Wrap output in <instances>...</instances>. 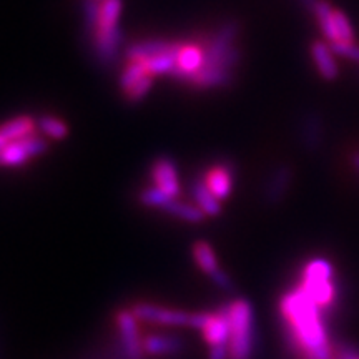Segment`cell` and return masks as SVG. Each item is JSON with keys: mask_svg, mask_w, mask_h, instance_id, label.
<instances>
[{"mask_svg": "<svg viewBox=\"0 0 359 359\" xmlns=\"http://www.w3.org/2000/svg\"><path fill=\"white\" fill-rule=\"evenodd\" d=\"M323 308L318 306L302 286L281 299V314L288 323L294 344L306 359H333V344L323 323Z\"/></svg>", "mask_w": 359, "mask_h": 359, "instance_id": "1", "label": "cell"}, {"mask_svg": "<svg viewBox=\"0 0 359 359\" xmlns=\"http://www.w3.org/2000/svg\"><path fill=\"white\" fill-rule=\"evenodd\" d=\"M240 35L238 22H226L212 35L205 47V64L196 75L188 80V85L196 88L228 87L235 77V70L241 60L236 39Z\"/></svg>", "mask_w": 359, "mask_h": 359, "instance_id": "2", "label": "cell"}, {"mask_svg": "<svg viewBox=\"0 0 359 359\" xmlns=\"http://www.w3.org/2000/svg\"><path fill=\"white\" fill-rule=\"evenodd\" d=\"M228 309L230 316V359H251L253 354V308L246 299H235Z\"/></svg>", "mask_w": 359, "mask_h": 359, "instance_id": "3", "label": "cell"}, {"mask_svg": "<svg viewBox=\"0 0 359 359\" xmlns=\"http://www.w3.org/2000/svg\"><path fill=\"white\" fill-rule=\"evenodd\" d=\"M304 293L320 308H330L334 303V269L326 259L318 258L309 262L303 269L302 285Z\"/></svg>", "mask_w": 359, "mask_h": 359, "instance_id": "4", "label": "cell"}, {"mask_svg": "<svg viewBox=\"0 0 359 359\" xmlns=\"http://www.w3.org/2000/svg\"><path fill=\"white\" fill-rule=\"evenodd\" d=\"M47 142L43 137L39 135H30V137L22 138V140H15L7 143L0 148V167L6 168H15L25 165L35 156H40L47 151Z\"/></svg>", "mask_w": 359, "mask_h": 359, "instance_id": "5", "label": "cell"}, {"mask_svg": "<svg viewBox=\"0 0 359 359\" xmlns=\"http://www.w3.org/2000/svg\"><path fill=\"white\" fill-rule=\"evenodd\" d=\"M191 327L200 330L210 348L228 346L230 344V316L228 309L218 313H195L193 314Z\"/></svg>", "mask_w": 359, "mask_h": 359, "instance_id": "6", "label": "cell"}, {"mask_svg": "<svg viewBox=\"0 0 359 359\" xmlns=\"http://www.w3.org/2000/svg\"><path fill=\"white\" fill-rule=\"evenodd\" d=\"M135 318L140 321L155 323L161 326H190L193 321V314L187 311H180V309L156 306L150 303H138L132 308Z\"/></svg>", "mask_w": 359, "mask_h": 359, "instance_id": "7", "label": "cell"}, {"mask_svg": "<svg viewBox=\"0 0 359 359\" xmlns=\"http://www.w3.org/2000/svg\"><path fill=\"white\" fill-rule=\"evenodd\" d=\"M122 30L120 25L116 27H98L93 34V53H95L97 62L103 67H110L116 62L120 55V47H122Z\"/></svg>", "mask_w": 359, "mask_h": 359, "instance_id": "8", "label": "cell"}, {"mask_svg": "<svg viewBox=\"0 0 359 359\" xmlns=\"http://www.w3.org/2000/svg\"><path fill=\"white\" fill-rule=\"evenodd\" d=\"M205 64V47L200 43H180L177 53V69L172 77L178 82L188 83Z\"/></svg>", "mask_w": 359, "mask_h": 359, "instance_id": "9", "label": "cell"}, {"mask_svg": "<svg viewBox=\"0 0 359 359\" xmlns=\"http://www.w3.org/2000/svg\"><path fill=\"white\" fill-rule=\"evenodd\" d=\"M151 180H154L155 187L168 193L172 198H177L182 193L177 165L168 156H160L154 161V165H151Z\"/></svg>", "mask_w": 359, "mask_h": 359, "instance_id": "10", "label": "cell"}, {"mask_svg": "<svg viewBox=\"0 0 359 359\" xmlns=\"http://www.w3.org/2000/svg\"><path fill=\"white\" fill-rule=\"evenodd\" d=\"M116 325H118L120 333H122L123 348L128 359H140L145 349L140 343L135 314L132 311H120L118 316H116Z\"/></svg>", "mask_w": 359, "mask_h": 359, "instance_id": "11", "label": "cell"}, {"mask_svg": "<svg viewBox=\"0 0 359 359\" xmlns=\"http://www.w3.org/2000/svg\"><path fill=\"white\" fill-rule=\"evenodd\" d=\"M203 183L219 201L226 200L233 190V168L228 163H217L205 173Z\"/></svg>", "mask_w": 359, "mask_h": 359, "instance_id": "12", "label": "cell"}, {"mask_svg": "<svg viewBox=\"0 0 359 359\" xmlns=\"http://www.w3.org/2000/svg\"><path fill=\"white\" fill-rule=\"evenodd\" d=\"M311 58L316 67L318 74L327 82H333L338 79L339 75V67L336 64L334 52L331 48V45L323 42V40H316L311 43Z\"/></svg>", "mask_w": 359, "mask_h": 359, "instance_id": "13", "label": "cell"}, {"mask_svg": "<svg viewBox=\"0 0 359 359\" xmlns=\"http://www.w3.org/2000/svg\"><path fill=\"white\" fill-rule=\"evenodd\" d=\"M35 130H37V120H34L32 116H15V118L0 125V145L4 147L11 142L30 137V135L35 133Z\"/></svg>", "mask_w": 359, "mask_h": 359, "instance_id": "14", "label": "cell"}, {"mask_svg": "<svg viewBox=\"0 0 359 359\" xmlns=\"http://www.w3.org/2000/svg\"><path fill=\"white\" fill-rule=\"evenodd\" d=\"M178 42H170V40L163 39H150V40H142V42H135L133 45L125 50L128 62L132 60H142L145 62L148 58L160 55V53L170 52L177 47Z\"/></svg>", "mask_w": 359, "mask_h": 359, "instance_id": "15", "label": "cell"}, {"mask_svg": "<svg viewBox=\"0 0 359 359\" xmlns=\"http://www.w3.org/2000/svg\"><path fill=\"white\" fill-rule=\"evenodd\" d=\"M323 135H325V128H323L321 115L318 111H309L303 118L302 127H299L302 145L308 151H316L323 143Z\"/></svg>", "mask_w": 359, "mask_h": 359, "instance_id": "16", "label": "cell"}, {"mask_svg": "<svg viewBox=\"0 0 359 359\" xmlns=\"http://www.w3.org/2000/svg\"><path fill=\"white\" fill-rule=\"evenodd\" d=\"M291 182H293V170H291L288 165H281L278 167L275 172L271 173L268 183L266 190H264V196L269 203H278L281 201L285 193L290 190Z\"/></svg>", "mask_w": 359, "mask_h": 359, "instance_id": "17", "label": "cell"}, {"mask_svg": "<svg viewBox=\"0 0 359 359\" xmlns=\"http://www.w3.org/2000/svg\"><path fill=\"white\" fill-rule=\"evenodd\" d=\"M191 195L193 200L198 208L208 217H218L222 213V201L208 190V187L205 185L203 180H198L191 185Z\"/></svg>", "mask_w": 359, "mask_h": 359, "instance_id": "18", "label": "cell"}, {"mask_svg": "<svg viewBox=\"0 0 359 359\" xmlns=\"http://www.w3.org/2000/svg\"><path fill=\"white\" fill-rule=\"evenodd\" d=\"M313 15L316 17L318 25H320L323 37H325L330 43L338 42V35H336L334 27V8L326 0H320L314 7Z\"/></svg>", "mask_w": 359, "mask_h": 359, "instance_id": "19", "label": "cell"}, {"mask_svg": "<svg viewBox=\"0 0 359 359\" xmlns=\"http://www.w3.org/2000/svg\"><path fill=\"white\" fill-rule=\"evenodd\" d=\"M193 258H195V263L198 264L201 271L206 273L208 276L215 275L219 269L215 250L212 248V245L206 243V241H196V243L193 245Z\"/></svg>", "mask_w": 359, "mask_h": 359, "instance_id": "20", "label": "cell"}, {"mask_svg": "<svg viewBox=\"0 0 359 359\" xmlns=\"http://www.w3.org/2000/svg\"><path fill=\"white\" fill-rule=\"evenodd\" d=\"M180 48V42L173 50L160 53V55L151 57L145 60L147 70L150 72L151 75H173L175 69H177V53Z\"/></svg>", "mask_w": 359, "mask_h": 359, "instance_id": "21", "label": "cell"}, {"mask_svg": "<svg viewBox=\"0 0 359 359\" xmlns=\"http://www.w3.org/2000/svg\"><path fill=\"white\" fill-rule=\"evenodd\" d=\"M165 212L172 217L182 219V222L187 223H201L205 219V213L201 212L198 206L185 203V201H180L177 198H173L170 203L165 206Z\"/></svg>", "mask_w": 359, "mask_h": 359, "instance_id": "22", "label": "cell"}, {"mask_svg": "<svg viewBox=\"0 0 359 359\" xmlns=\"http://www.w3.org/2000/svg\"><path fill=\"white\" fill-rule=\"evenodd\" d=\"M37 130L52 140H64L69 135V125L53 115H42L37 118Z\"/></svg>", "mask_w": 359, "mask_h": 359, "instance_id": "23", "label": "cell"}, {"mask_svg": "<svg viewBox=\"0 0 359 359\" xmlns=\"http://www.w3.org/2000/svg\"><path fill=\"white\" fill-rule=\"evenodd\" d=\"M143 349L150 354H172L182 349V343L172 336H148L143 341Z\"/></svg>", "mask_w": 359, "mask_h": 359, "instance_id": "24", "label": "cell"}, {"mask_svg": "<svg viewBox=\"0 0 359 359\" xmlns=\"http://www.w3.org/2000/svg\"><path fill=\"white\" fill-rule=\"evenodd\" d=\"M147 75H151V74L147 70L145 62L142 60L128 62L127 67L122 70V74H120V88L123 90V93L128 92L135 83L140 82V80L145 79Z\"/></svg>", "mask_w": 359, "mask_h": 359, "instance_id": "25", "label": "cell"}, {"mask_svg": "<svg viewBox=\"0 0 359 359\" xmlns=\"http://www.w3.org/2000/svg\"><path fill=\"white\" fill-rule=\"evenodd\" d=\"M120 13H122V0H102L98 27H116L120 22Z\"/></svg>", "mask_w": 359, "mask_h": 359, "instance_id": "26", "label": "cell"}, {"mask_svg": "<svg viewBox=\"0 0 359 359\" xmlns=\"http://www.w3.org/2000/svg\"><path fill=\"white\" fill-rule=\"evenodd\" d=\"M172 200L173 198L168 195V193L160 190V188L155 187V185L147 188V190H143L140 193L142 205L148 206V208H161V210H163L165 206H167Z\"/></svg>", "mask_w": 359, "mask_h": 359, "instance_id": "27", "label": "cell"}, {"mask_svg": "<svg viewBox=\"0 0 359 359\" xmlns=\"http://www.w3.org/2000/svg\"><path fill=\"white\" fill-rule=\"evenodd\" d=\"M98 20H100V2L98 0H85L83 2V22L88 37L92 39L95 34Z\"/></svg>", "mask_w": 359, "mask_h": 359, "instance_id": "28", "label": "cell"}, {"mask_svg": "<svg viewBox=\"0 0 359 359\" xmlns=\"http://www.w3.org/2000/svg\"><path fill=\"white\" fill-rule=\"evenodd\" d=\"M334 27H336V35H338V42L341 43L354 42V30H353L351 22H349L346 13L338 11V8H334Z\"/></svg>", "mask_w": 359, "mask_h": 359, "instance_id": "29", "label": "cell"}, {"mask_svg": "<svg viewBox=\"0 0 359 359\" xmlns=\"http://www.w3.org/2000/svg\"><path fill=\"white\" fill-rule=\"evenodd\" d=\"M151 85H154V75H147V77L142 79L140 82L135 83L133 87L128 90V92H125L123 95H125V98H127L128 102H132V103L140 102V100H143V98L147 97V93L150 92Z\"/></svg>", "mask_w": 359, "mask_h": 359, "instance_id": "30", "label": "cell"}, {"mask_svg": "<svg viewBox=\"0 0 359 359\" xmlns=\"http://www.w3.org/2000/svg\"><path fill=\"white\" fill-rule=\"evenodd\" d=\"M330 45H331V48H333L334 55L344 57V58H348V60L359 64V45H356L354 42L353 43L336 42V43H330Z\"/></svg>", "mask_w": 359, "mask_h": 359, "instance_id": "31", "label": "cell"}, {"mask_svg": "<svg viewBox=\"0 0 359 359\" xmlns=\"http://www.w3.org/2000/svg\"><path fill=\"white\" fill-rule=\"evenodd\" d=\"M210 278H212L215 285L219 286V288H222V290H231L230 276H228L224 271H222V269H218V271L215 273V275L210 276Z\"/></svg>", "mask_w": 359, "mask_h": 359, "instance_id": "32", "label": "cell"}, {"mask_svg": "<svg viewBox=\"0 0 359 359\" xmlns=\"http://www.w3.org/2000/svg\"><path fill=\"white\" fill-rule=\"evenodd\" d=\"M210 359H230V346L210 348Z\"/></svg>", "mask_w": 359, "mask_h": 359, "instance_id": "33", "label": "cell"}, {"mask_svg": "<svg viewBox=\"0 0 359 359\" xmlns=\"http://www.w3.org/2000/svg\"><path fill=\"white\" fill-rule=\"evenodd\" d=\"M338 359H359V351L353 346H344L339 349Z\"/></svg>", "mask_w": 359, "mask_h": 359, "instance_id": "34", "label": "cell"}, {"mask_svg": "<svg viewBox=\"0 0 359 359\" xmlns=\"http://www.w3.org/2000/svg\"><path fill=\"white\" fill-rule=\"evenodd\" d=\"M318 2H320V0H299V4H302L304 8H308V11L311 12V13H313L314 7H316Z\"/></svg>", "mask_w": 359, "mask_h": 359, "instance_id": "35", "label": "cell"}, {"mask_svg": "<svg viewBox=\"0 0 359 359\" xmlns=\"http://www.w3.org/2000/svg\"><path fill=\"white\" fill-rule=\"evenodd\" d=\"M351 165H353V168L356 170L358 175H359V154H353V156H351Z\"/></svg>", "mask_w": 359, "mask_h": 359, "instance_id": "36", "label": "cell"}, {"mask_svg": "<svg viewBox=\"0 0 359 359\" xmlns=\"http://www.w3.org/2000/svg\"><path fill=\"white\" fill-rule=\"evenodd\" d=\"M0 148H2V145H0Z\"/></svg>", "mask_w": 359, "mask_h": 359, "instance_id": "37", "label": "cell"}]
</instances>
